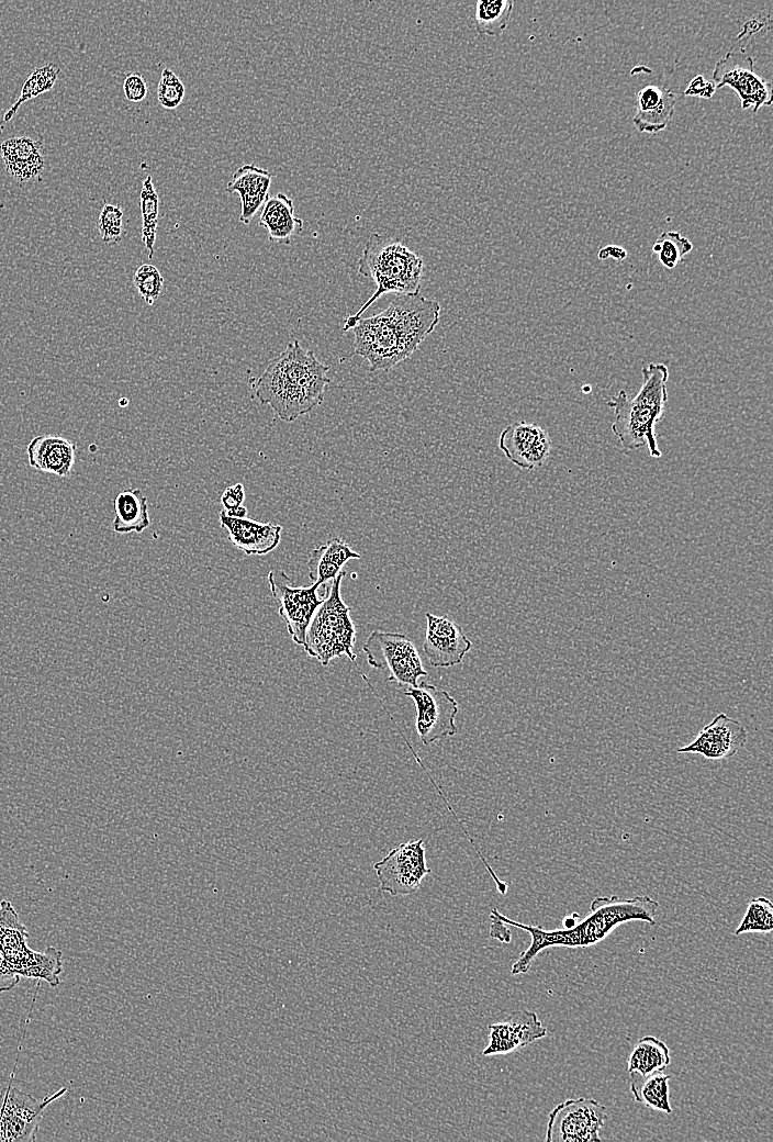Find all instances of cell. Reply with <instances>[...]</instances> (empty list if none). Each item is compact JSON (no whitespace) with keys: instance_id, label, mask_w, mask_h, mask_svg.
<instances>
[{"instance_id":"d4e9b609","label":"cell","mask_w":773,"mask_h":1142,"mask_svg":"<svg viewBox=\"0 0 773 1142\" xmlns=\"http://www.w3.org/2000/svg\"><path fill=\"white\" fill-rule=\"evenodd\" d=\"M628 1074L640 1076L663 1072L671 1063L668 1045L653 1035H645L634 1045L627 1062Z\"/></svg>"},{"instance_id":"ffe728a7","label":"cell","mask_w":773,"mask_h":1142,"mask_svg":"<svg viewBox=\"0 0 773 1142\" xmlns=\"http://www.w3.org/2000/svg\"><path fill=\"white\" fill-rule=\"evenodd\" d=\"M30 467L58 477H68L75 464L76 445L55 435L34 437L26 448Z\"/></svg>"},{"instance_id":"83f0119b","label":"cell","mask_w":773,"mask_h":1142,"mask_svg":"<svg viewBox=\"0 0 773 1142\" xmlns=\"http://www.w3.org/2000/svg\"><path fill=\"white\" fill-rule=\"evenodd\" d=\"M514 8L512 0H481L475 4L474 25L481 35H500L506 27Z\"/></svg>"},{"instance_id":"74e56055","label":"cell","mask_w":773,"mask_h":1142,"mask_svg":"<svg viewBox=\"0 0 773 1142\" xmlns=\"http://www.w3.org/2000/svg\"><path fill=\"white\" fill-rule=\"evenodd\" d=\"M426 632L445 637L459 636L463 634L462 628L448 617L426 613Z\"/></svg>"},{"instance_id":"ab89813d","label":"cell","mask_w":773,"mask_h":1142,"mask_svg":"<svg viewBox=\"0 0 773 1142\" xmlns=\"http://www.w3.org/2000/svg\"><path fill=\"white\" fill-rule=\"evenodd\" d=\"M242 211L239 222L248 225L260 206L267 201L268 194H240Z\"/></svg>"},{"instance_id":"836d02e7","label":"cell","mask_w":773,"mask_h":1142,"mask_svg":"<svg viewBox=\"0 0 773 1142\" xmlns=\"http://www.w3.org/2000/svg\"><path fill=\"white\" fill-rule=\"evenodd\" d=\"M133 284L141 298L148 305H153L161 293L164 278L155 266L144 264L134 272Z\"/></svg>"},{"instance_id":"4dcf8cb0","label":"cell","mask_w":773,"mask_h":1142,"mask_svg":"<svg viewBox=\"0 0 773 1142\" xmlns=\"http://www.w3.org/2000/svg\"><path fill=\"white\" fill-rule=\"evenodd\" d=\"M272 175L255 165L239 167L228 181L226 191L240 194H268Z\"/></svg>"},{"instance_id":"3957f363","label":"cell","mask_w":773,"mask_h":1142,"mask_svg":"<svg viewBox=\"0 0 773 1142\" xmlns=\"http://www.w3.org/2000/svg\"><path fill=\"white\" fill-rule=\"evenodd\" d=\"M642 382L635 396L619 390L606 404L614 410L612 432L626 449L647 446L653 458L662 456L658 447L656 424L662 417L668 402L669 369L664 363L650 362L641 369Z\"/></svg>"},{"instance_id":"8992f818","label":"cell","mask_w":773,"mask_h":1142,"mask_svg":"<svg viewBox=\"0 0 773 1142\" xmlns=\"http://www.w3.org/2000/svg\"><path fill=\"white\" fill-rule=\"evenodd\" d=\"M607 1108L593 1098H568L548 1115L547 1142H600Z\"/></svg>"},{"instance_id":"d590c367","label":"cell","mask_w":773,"mask_h":1142,"mask_svg":"<svg viewBox=\"0 0 773 1142\" xmlns=\"http://www.w3.org/2000/svg\"><path fill=\"white\" fill-rule=\"evenodd\" d=\"M98 229L105 244H119L123 238L122 209L115 204L105 203L99 215Z\"/></svg>"},{"instance_id":"484cf974","label":"cell","mask_w":773,"mask_h":1142,"mask_svg":"<svg viewBox=\"0 0 773 1142\" xmlns=\"http://www.w3.org/2000/svg\"><path fill=\"white\" fill-rule=\"evenodd\" d=\"M629 1076L630 1091L636 1101L643 1104L648 1108L668 1115L672 1113L669 1090L670 1075L663 1074V1072H656L646 1076L638 1074H630Z\"/></svg>"},{"instance_id":"e575fe53","label":"cell","mask_w":773,"mask_h":1142,"mask_svg":"<svg viewBox=\"0 0 773 1142\" xmlns=\"http://www.w3.org/2000/svg\"><path fill=\"white\" fill-rule=\"evenodd\" d=\"M184 94L186 87L182 81L170 68L165 67L157 86L159 104L168 110L176 109L183 101Z\"/></svg>"},{"instance_id":"44dd1931","label":"cell","mask_w":773,"mask_h":1142,"mask_svg":"<svg viewBox=\"0 0 773 1142\" xmlns=\"http://www.w3.org/2000/svg\"><path fill=\"white\" fill-rule=\"evenodd\" d=\"M7 171L19 181L35 178L44 167L38 143L30 137H12L0 144Z\"/></svg>"},{"instance_id":"5bb4252c","label":"cell","mask_w":773,"mask_h":1142,"mask_svg":"<svg viewBox=\"0 0 773 1142\" xmlns=\"http://www.w3.org/2000/svg\"><path fill=\"white\" fill-rule=\"evenodd\" d=\"M385 311L411 356L439 323L440 304L417 293L399 296Z\"/></svg>"},{"instance_id":"d6a6232c","label":"cell","mask_w":773,"mask_h":1142,"mask_svg":"<svg viewBox=\"0 0 773 1142\" xmlns=\"http://www.w3.org/2000/svg\"><path fill=\"white\" fill-rule=\"evenodd\" d=\"M773 929V904L763 896L754 897L748 903L746 914L735 934L769 933Z\"/></svg>"},{"instance_id":"b9f144b4","label":"cell","mask_w":773,"mask_h":1142,"mask_svg":"<svg viewBox=\"0 0 773 1142\" xmlns=\"http://www.w3.org/2000/svg\"><path fill=\"white\" fill-rule=\"evenodd\" d=\"M716 91V87L713 81H708L704 76L698 75L692 79L688 87L684 91L685 96L697 97L703 99H709Z\"/></svg>"},{"instance_id":"7bdbcfd3","label":"cell","mask_w":773,"mask_h":1142,"mask_svg":"<svg viewBox=\"0 0 773 1142\" xmlns=\"http://www.w3.org/2000/svg\"><path fill=\"white\" fill-rule=\"evenodd\" d=\"M490 937L504 943H509L512 933L507 923L503 922L492 909L490 914Z\"/></svg>"},{"instance_id":"603a6c76","label":"cell","mask_w":773,"mask_h":1142,"mask_svg":"<svg viewBox=\"0 0 773 1142\" xmlns=\"http://www.w3.org/2000/svg\"><path fill=\"white\" fill-rule=\"evenodd\" d=\"M293 202L284 193L268 198L262 208L259 224L269 233V239L289 244L302 229V220L294 216Z\"/></svg>"},{"instance_id":"d6986e66","label":"cell","mask_w":773,"mask_h":1142,"mask_svg":"<svg viewBox=\"0 0 773 1142\" xmlns=\"http://www.w3.org/2000/svg\"><path fill=\"white\" fill-rule=\"evenodd\" d=\"M676 94L668 88L649 85L637 94V111L632 117L635 127L641 133L656 134L663 131L675 111Z\"/></svg>"},{"instance_id":"6da1fadb","label":"cell","mask_w":773,"mask_h":1142,"mask_svg":"<svg viewBox=\"0 0 773 1142\" xmlns=\"http://www.w3.org/2000/svg\"><path fill=\"white\" fill-rule=\"evenodd\" d=\"M658 908L659 903L648 895H637L632 898H619L614 895L601 896L592 900L590 914L580 922L553 930L525 925L509 919L495 908L493 910L503 922L530 934L529 947L519 954L511 967V973L518 975L526 974L536 956L547 948H589L601 942L616 927L628 921L639 920L653 926Z\"/></svg>"},{"instance_id":"4fadbf2b","label":"cell","mask_w":773,"mask_h":1142,"mask_svg":"<svg viewBox=\"0 0 773 1142\" xmlns=\"http://www.w3.org/2000/svg\"><path fill=\"white\" fill-rule=\"evenodd\" d=\"M713 82L716 89L731 88L743 110L751 108L757 113L760 108L772 104V85L755 72L754 60L747 53L728 52L714 67Z\"/></svg>"},{"instance_id":"1f68e13d","label":"cell","mask_w":773,"mask_h":1142,"mask_svg":"<svg viewBox=\"0 0 773 1142\" xmlns=\"http://www.w3.org/2000/svg\"><path fill=\"white\" fill-rule=\"evenodd\" d=\"M692 242L675 231L663 232L652 245L658 261L666 269L675 268L693 249Z\"/></svg>"},{"instance_id":"8fae6325","label":"cell","mask_w":773,"mask_h":1142,"mask_svg":"<svg viewBox=\"0 0 773 1142\" xmlns=\"http://www.w3.org/2000/svg\"><path fill=\"white\" fill-rule=\"evenodd\" d=\"M66 1090L36 1099L10 1083L0 1091V1142L35 1141L45 1108Z\"/></svg>"},{"instance_id":"277c9868","label":"cell","mask_w":773,"mask_h":1142,"mask_svg":"<svg viewBox=\"0 0 773 1142\" xmlns=\"http://www.w3.org/2000/svg\"><path fill=\"white\" fill-rule=\"evenodd\" d=\"M423 260L403 244L381 234L370 235L358 259V271L377 284L374 293L352 315L345 318L343 331L352 329L361 314L382 294L419 293Z\"/></svg>"},{"instance_id":"f546056e","label":"cell","mask_w":773,"mask_h":1142,"mask_svg":"<svg viewBox=\"0 0 773 1142\" xmlns=\"http://www.w3.org/2000/svg\"><path fill=\"white\" fill-rule=\"evenodd\" d=\"M58 72L59 69L54 64L36 68L25 80L19 99L3 115L2 123L11 121L23 102L51 90L57 80Z\"/></svg>"},{"instance_id":"52a82bcc","label":"cell","mask_w":773,"mask_h":1142,"mask_svg":"<svg viewBox=\"0 0 773 1142\" xmlns=\"http://www.w3.org/2000/svg\"><path fill=\"white\" fill-rule=\"evenodd\" d=\"M362 651L371 667H386L388 681L399 685L416 686L418 678L427 675L414 643L404 634L373 630Z\"/></svg>"},{"instance_id":"30bf717a","label":"cell","mask_w":773,"mask_h":1142,"mask_svg":"<svg viewBox=\"0 0 773 1142\" xmlns=\"http://www.w3.org/2000/svg\"><path fill=\"white\" fill-rule=\"evenodd\" d=\"M402 693L414 701L415 727L423 744L427 746L457 734L455 719L458 703L447 691L422 682L416 686H410Z\"/></svg>"},{"instance_id":"8d00e7d4","label":"cell","mask_w":773,"mask_h":1142,"mask_svg":"<svg viewBox=\"0 0 773 1142\" xmlns=\"http://www.w3.org/2000/svg\"><path fill=\"white\" fill-rule=\"evenodd\" d=\"M9 900H0V928ZM20 981V976L12 970L2 949L0 939V993L12 989Z\"/></svg>"},{"instance_id":"f35d334b","label":"cell","mask_w":773,"mask_h":1142,"mask_svg":"<svg viewBox=\"0 0 773 1142\" xmlns=\"http://www.w3.org/2000/svg\"><path fill=\"white\" fill-rule=\"evenodd\" d=\"M123 91L128 101L141 102L148 92L147 81L142 74L132 71L124 79Z\"/></svg>"},{"instance_id":"f6af8a7d","label":"cell","mask_w":773,"mask_h":1142,"mask_svg":"<svg viewBox=\"0 0 773 1142\" xmlns=\"http://www.w3.org/2000/svg\"><path fill=\"white\" fill-rule=\"evenodd\" d=\"M226 513H227V515H229L232 517L245 518L247 516V508H246V506L242 505V506H239V507H237V508H235V510H233L231 512H226Z\"/></svg>"},{"instance_id":"2e32d148","label":"cell","mask_w":773,"mask_h":1142,"mask_svg":"<svg viewBox=\"0 0 773 1142\" xmlns=\"http://www.w3.org/2000/svg\"><path fill=\"white\" fill-rule=\"evenodd\" d=\"M498 447L515 466L531 470L541 467L548 459L551 441L542 427L515 422L506 426L500 435Z\"/></svg>"},{"instance_id":"7402d4cb","label":"cell","mask_w":773,"mask_h":1142,"mask_svg":"<svg viewBox=\"0 0 773 1142\" xmlns=\"http://www.w3.org/2000/svg\"><path fill=\"white\" fill-rule=\"evenodd\" d=\"M351 559H360V555L343 539L332 538L312 550L307 561L310 579L313 583L324 585L333 581L343 571L344 564Z\"/></svg>"},{"instance_id":"7a4b0ae2","label":"cell","mask_w":773,"mask_h":1142,"mask_svg":"<svg viewBox=\"0 0 773 1142\" xmlns=\"http://www.w3.org/2000/svg\"><path fill=\"white\" fill-rule=\"evenodd\" d=\"M328 370L312 350L303 349L294 340L259 377L255 394L281 421L290 423L323 402L325 388L331 383Z\"/></svg>"},{"instance_id":"60d3db41","label":"cell","mask_w":773,"mask_h":1142,"mask_svg":"<svg viewBox=\"0 0 773 1142\" xmlns=\"http://www.w3.org/2000/svg\"><path fill=\"white\" fill-rule=\"evenodd\" d=\"M245 490L242 483L227 486L221 495V503L225 512H231L243 505Z\"/></svg>"},{"instance_id":"7c38bea8","label":"cell","mask_w":773,"mask_h":1142,"mask_svg":"<svg viewBox=\"0 0 773 1142\" xmlns=\"http://www.w3.org/2000/svg\"><path fill=\"white\" fill-rule=\"evenodd\" d=\"M380 889L391 896L415 893L432 872L426 865L424 839L411 840L392 849L373 864Z\"/></svg>"},{"instance_id":"ac0fdd59","label":"cell","mask_w":773,"mask_h":1142,"mask_svg":"<svg viewBox=\"0 0 773 1142\" xmlns=\"http://www.w3.org/2000/svg\"><path fill=\"white\" fill-rule=\"evenodd\" d=\"M221 526L235 548L248 556H264L276 549L281 540L282 526L260 523L251 518H236L223 510L219 513Z\"/></svg>"},{"instance_id":"9a60e30c","label":"cell","mask_w":773,"mask_h":1142,"mask_svg":"<svg viewBox=\"0 0 773 1142\" xmlns=\"http://www.w3.org/2000/svg\"><path fill=\"white\" fill-rule=\"evenodd\" d=\"M748 731L737 719L720 713L704 726L696 737L677 753H696L709 760L733 757L746 744Z\"/></svg>"},{"instance_id":"ee69618b","label":"cell","mask_w":773,"mask_h":1142,"mask_svg":"<svg viewBox=\"0 0 773 1142\" xmlns=\"http://www.w3.org/2000/svg\"><path fill=\"white\" fill-rule=\"evenodd\" d=\"M597 257L600 259L614 258L624 260L627 257V251L618 245H607L598 250Z\"/></svg>"},{"instance_id":"ba28073f","label":"cell","mask_w":773,"mask_h":1142,"mask_svg":"<svg viewBox=\"0 0 773 1142\" xmlns=\"http://www.w3.org/2000/svg\"><path fill=\"white\" fill-rule=\"evenodd\" d=\"M268 583L272 597L279 604V615L284 620L292 640L303 646L307 627L326 593L321 595L318 583L310 586H293L291 579L282 570H271Z\"/></svg>"},{"instance_id":"4316f807","label":"cell","mask_w":773,"mask_h":1142,"mask_svg":"<svg viewBox=\"0 0 773 1142\" xmlns=\"http://www.w3.org/2000/svg\"><path fill=\"white\" fill-rule=\"evenodd\" d=\"M471 647L472 642L464 634L445 637L426 632L423 643V650L430 665L435 668L460 664Z\"/></svg>"},{"instance_id":"cb8c5ba5","label":"cell","mask_w":773,"mask_h":1142,"mask_svg":"<svg viewBox=\"0 0 773 1142\" xmlns=\"http://www.w3.org/2000/svg\"><path fill=\"white\" fill-rule=\"evenodd\" d=\"M113 529L119 534L142 533L149 524L147 499L139 489H125L114 499Z\"/></svg>"},{"instance_id":"bcb514c9","label":"cell","mask_w":773,"mask_h":1142,"mask_svg":"<svg viewBox=\"0 0 773 1142\" xmlns=\"http://www.w3.org/2000/svg\"><path fill=\"white\" fill-rule=\"evenodd\" d=\"M119 403H120V406H122V407H123V406H127V404H128V400H127V399H125V398H123V399H121V400L119 401Z\"/></svg>"},{"instance_id":"9c48e42d","label":"cell","mask_w":773,"mask_h":1142,"mask_svg":"<svg viewBox=\"0 0 773 1142\" xmlns=\"http://www.w3.org/2000/svg\"><path fill=\"white\" fill-rule=\"evenodd\" d=\"M354 355L369 362V371L390 370L410 357L386 313L358 318L355 327Z\"/></svg>"},{"instance_id":"f1b7e54d","label":"cell","mask_w":773,"mask_h":1142,"mask_svg":"<svg viewBox=\"0 0 773 1142\" xmlns=\"http://www.w3.org/2000/svg\"><path fill=\"white\" fill-rule=\"evenodd\" d=\"M139 204L142 213V242L148 251V258L152 259L159 215V197L154 187L152 176H147L143 181Z\"/></svg>"},{"instance_id":"5b68a950","label":"cell","mask_w":773,"mask_h":1142,"mask_svg":"<svg viewBox=\"0 0 773 1142\" xmlns=\"http://www.w3.org/2000/svg\"><path fill=\"white\" fill-rule=\"evenodd\" d=\"M345 573L340 571L331 586L326 587V596L307 627L303 643L307 656L317 659L324 667L340 656H347L351 661L356 660L352 651L356 627L349 615L350 608L340 595Z\"/></svg>"},{"instance_id":"e0dca14e","label":"cell","mask_w":773,"mask_h":1142,"mask_svg":"<svg viewBox=\"0 0 773 1142\" xmlns=\"http://www.w3.org/2000/svg\"><path fill=\"white\" fill-rule=\"evenodd\" d=\"M489 1043L483 1056L508 1054L547 1035L538 1016L529 1010H515L505 1021L489 1026Z\"/></svg>"}]
</instances>
